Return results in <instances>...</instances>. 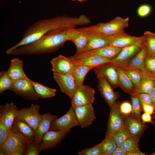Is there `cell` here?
I'll return each mask as SVG.
<instances>
[{
  "instance_id": "obj_16",
  "label": "cell",
  "mask_w": 155,
  "mask_h": 155,
  "mask_svg": "<svg viewBox=\"0 0 155 155\" xmlns=\"http://www.w3.org/2000/svg\"><path fill=\"white\" fill-rule=\"evenodd\" d=\"M97 88L105 101L111 108L119 97L118 92H115L113 88L104 78L99 77L97 78Z\"/></svg>"
},
{
  "instance_id": "obj_3",
  "label": "cell",
  "mask_w": 155,
  "mask_h": 155,
  "mask_svg": "<svg viewBox=\"0 0 155 155\" xmlns=\"http://www.w3.org/2000/svg\"><path fill=\"white\" fill-rule=\"evenodd\" d=\"M129 20L128 17L124 18L118 16L107 22L100 23L78 29L93 32L108 37L125 32V29L129 26Z\"/></svg>"
},
{
  "instance_id": "obj_20",
  "label": "cell",
  "mask_w": 155,
  "mask_h": 155,
  "mask_svg": "<svg viewBox=\"0 0 155 155\" xmlns=\"http://www.w3.org/2000/svg\"><path fill=\"white\" fill-rule=\"evenodd\" d=\"M144 37V35L137 37L132 36L125 32L116 35L108 37L110 45L123 48L138 42Z\"/></svg>"
},
{
  "instance_id": "obj_43",
  "label": "cell",
  "mask_w": 155,
  "mask_h": 155,
  "mask_svg": "<svg viewBox=\"0 0 155 155\" xmlns=\"http://www.w3.org/2000/svg\"><path fill=\"white\" fill-rule=\"evenodd\" d=\"M119 108L121 112L126 116L130 115L132 113V106L129 102L124 101L120 104Z\"/></svg>"
},
{
  "instance_id": "obj_40",
  "label": "cell",
  "mask_w": 155,
  "mask_h": 155,
  "mask_svg": "<svg viewBox=\"0 0 155 155\" xmlns=\"http://www.w3.org/2000/svg\"><path fill=\"white\" fill-rule=\"evenodd\" d=\"M152 10V7L150 5L144 3L138 7L137 12L139 17L144 18L150 14Z\"/></svg>"
},
{
  "instance_id": "obj_48",
  "label": "cell",
  "mask_w": 155,
  "mask_h": 155,
  "mask_svg": "<svg viewBox=\"0 0 155 155\" xmlns=\"http://www.w3.org/2000/svg\"><path fill=\"white\" fill-rule=\"evenodd\" d=\"M152 100L153 105L155 106V87L154 86L148 93Z\"/></svg>"
},
{
  "instance_id": "obj_22",
  "label": "cell",
  "mask_w": 155,
  "mask_h": 155,
  "mask_svg": "<svg viewBox=\"0 0 155 155\" xmlns=\"http://www.w3.org/2000/svg\"><path fill=\"white\" fill-rule=\"evenodd\" d=\"M57 118V116L50 113L42 115L37 128L35 131L34 140L37 144H40L43 135L49 130L51 122Z\"/></svg>"
},
{
  "instance_id": "obj_8",
  "label": "cell",
  "mask_w": 155,
  "mask_h": 155,
  "mask_svg": "<svg viewBox=\"0 0 155 155\" xmlns=\"http://www.w3.org/2000/svg\"><path fill=\"white\" fill-rule=\"evenodd\" d=\"M79 125L74 109L71 106L65 114L51 122L49 130H70L72 128Z\"/></svg>"
},
{
  "instance_id": "obj_49",
  "label": "cell",
  "mask_w": 155,
  "mask_h": 155,
  "mask_svg": "<svg viewBox=\"0 0 155 155\" xmlns=\"http://www.w3.org/2000/svg\"><path fill=\"white\" fill-rule=\"evenodd\" d=\"M25 155V151L19 150L12 153L11 155Z\"/></svg>"
},
{
  "instance_id": "obj_47",
  "label": "cell",
  "mask_w": 155,
  "mask_h": 155,
  "mask_svg": "<svg viewBox=\"0 0 155 155\" xmlns=\"http://www.w3.org/2000/svg\"><path fill=\"white\" fill-rule=\"evenodd\" d=\"M110 155H127V153L121 147H117Z\"/></svg>"
},
{
  "instance_id": "obj_26",
  "label": "cell",
  "mask_w": 155,
  "mask_h": 155,
  "mask_svg": "<svg viewBox=\"0 0 155 155\" xmlns=\"http://www.w3.org/2000/svg\"><path fill=\"white\" fill-rule=\"evenodd\" d=\"M11 130L20 133L27 140H34L35 131L28 124L20 119L16 118Z\"/></svg>"
},
{
  "instance_id": "obj_31",
  "label": "cell",
  "mask_w": 155,
  "mask_h": 155,
  "mask_svg": "<svg viewBox=\"0 0 155 155\" xmlns=\"http://www.w3.org/2000/svg\"><path fill=\"white\" fill-rule=\"evenodd\" d=\"M99 144L102 155H110L117 147L111 135L107 133Z\"/></svg>"
},
{
  "instance_id": "obj_19",
  "label": "cell",
  "mask_w": 155,
  "mask_h": 155,
  "mask_svg": "<svg viewBox=\"0 0 155 155\" xmlns=\"http://www.w3.org/2000/svg\"><path fill=\"white\" fill-rule=\"evenodd\" d=\"M69 40L73 42L76 48V53L84 51L88 44V38L86 32L84 31L70 28L68 31Z\"/></svg>"
},
{
  "instance_id": "obj_27",
  "label": "cell",
  "mask_w": 155,
  "mask_h": 155,
  "mask_svg": "<svg viewBox=\"0 0 155 155\" xmlns=\"http://www.w3.org/2000/svg\"><path fill=\"white\" fill-rule=\"evenodd\" d=\"M115 66L118 76L119 87L126 92L131 95L135 93V86L126 73L124 70Z\"/></svg>"
},
{
  "instance_id": "obj_13",
  "label": "cell",
  "mask_w": 155,
  "mask_h": 155,
  "mask_svg": "<svg viewBox=\"0 0 155 155\" xmlns=\"http://www.w3.org/2000/svg\"><path fill=\"white\" fill-rule=\"evenodd\" d=\"M70 130H49L43 135L39 144L41 151L53 149L58 145Z\"/></svg>"
},
{
  "instance_id": "obj_55",
  "label": "cell",
  "mask_w": 155,
  "mask_h": 155,
  "mask_svg": "<svg viewBox=\"0 0 155 155\" xmlns=\"http://www.w3.org/2000/svg\"><path fill=\"white\" fill-rule=\"evenodd\" d=\"M150 155H155V151L154 153H152V154H150Z\"/></svg>"
},
{
  "instance_id": "obj_7",
  "label": "cell",
  "mask_w": 155,
  "mask_h": 155,
  "mask_svg": "<svg viewBox=\"0 0 155 155\" xmlns=\"http://www.w3.org/2000/svg\"><path fill=\"white\" fill-rule=\"evenodd\" d=\"M40 108L39 105L32 104L29 107L19 109L16 118L26 123L35 131L42 117Z\"/></svg>"
},
{
  "instance_id": "obj_56",
  "label": "cell",
  "mask_w": 155,
  "mask_h": 155,
  "mask_svg": "<svg viewBox=\"0 0 155 155\" xmlns=\"http://www.w3.org/2000/svg\"><path fill=\"white\" fill-rule=\"evenodd\" d=\"M154 54H155V53H154Z\"/></svg>"
},
{
  "instance_id": "obj_12",
  "label": "cell",
  "mask_w": 155,
  "mask_h": 155,
  "mask_svg": "<svg viewBox=\"0 0 155 155\" xmlns=\"http://www.w3.org/2000/svg\"><path fill=\"white\" fill-rule=\"evenodd\" d=\"M119 106V102L116 101L110 108L106 133L111 134L114 132L125 126L126 116L121 112Z\"/></svg>"
},
{
  "instance_id": "obj_23",
  "label": "cell",
  "mask_w": 155,
  "mask_h": 155,
  "mask_svg": "<svg viewBox=\"0 0 155 155\" xmlns=\"http://www.w3.org/2000/svg\"><path fill=\"white\" fill-rule=\"evenodd\" d=\"M124 124L132 136L140 137L147 128L140 119L130 115L126 116Z\"/></svg>"
},
{
  "instance_id": "obj_14",
  "label": "cell",
  "mask_w": 155,
  "mask_h": 155,
  "mask_svg": "<svg viewBox=\"0 0 155 155\" xmlns=\"http://www.w3.org/2000/svg\"><path fill=\"white\" fill-rule=\"evenodd\" d=\"M73 109L77 119L82 128L89 126L96 119L92 104L77 106Z\"/></svg>"
},
{
  "instance_id": "obj_25",
  "label": "cell",
  "mask_w": 155,
  "mask_h": 155,
  "mask_svg": "<svg viewBox=\"0 0 155 155\" xmlns=\"http://www.w3.org/2000/svg\"><path fill=\"white\" fill-rule=\"evenodd\" d=\"M22 61L18 58L12 59L7 72L13 81L27 77L23 69Z\"/></svg>"
},
{
  "instance_id": "obj_34",
  "label": "cell",
  "mask_w": 155,
  "mask_h": 155,
  "mask_svg": "<svg viewBox=\"0 0 155 155\" xmlns=\"http://www.w3.org/2000/svg\"><path fill=\"white\" fill-rule=\"evenodd\" d=\"M154 86L152 75L144 76L142 78L138 88L136 90L135 93L148 94Z\"/></svg>"
},
{
  "instance_id": "obj_36",
  "label": "cell",
  "mask_w": 155,
  "mask_h": 155,
  "mask_svg": "<svg viewBox=\"0 0 155 155\" xmlns=\"http://www.w3.org/2000/svg\"><path fill=\"white\" fill-rule=\"evenodd\" d=\"M145 37V45L148 54L155 53V34L150 31H146L144 33Z\"/></svg>"
},
{
  "instance_id": "obj_28",
  "label": "cell",
  "mask_w": 155,
  "mask_h": 155,
  "mask_svg": "<svg viewBox=\"0 0 155 155\" xmlns=\"http://www.w3.org/2000/svg\"><path fill=\"white\" fill-rule=\"evenodd\" d=\"M148 54L147 49L144 45L135 56L130 60L127 67L124 69L144 67V61Z\"/></svg>"
},
{
  "instance_id": "obj_42",
  "label": "cell",
  "mask_w": 155,
  "mask_h": 155,
  "mask_svg": "<svg viewBox=\"0 0 155 155\" xmlns=\"http://www.w3.org/2000/svg\"><path fill=\"white\" fill-rule=\"evenodd\" d=\"M10 130L0 122V147L3 146L7 139Z\"/></svg>"
},
{
  "instance_id": "obj_18",
  "label": "cell",
  "mask_w": 155,
  "mask_h": 155,
  "mask_svg": "<svg viewBox=\"0 0 155 155\" xmlns=\"http://www.w3.org/2000/svg\"><path fill=\"white\" fill-rule=\"evenodd\" d=\"M19 109L13 102L0 106V122L11 130Z\"/></svg>"
},
{
  "instance_id": "obj_32",
  "label": "cell",
  "mask_w": 155,
  "mask_h": 155,
  "mask_svg": "<svg viewBox=\"0 0 155 155\" xmlns=\"http://www.w3.org/2000/svg\"><path fill=\"white\" fill-rule=\"evenodd\" d=\"M111 135L117 147H120L127 139L133 136L125 126Z\"/></svg>"
},
{
  "instance_id": "obj_10",
  "label": "cell",
  "mask_w": 155,
  "mask_h": 155,
  "mask_svg": "<svg viewBox=\"0 0 155 155\" xmlns=\"http://www.w3.org/2000/svg\"><path fill=\"white\" fill-rule=\"evenodd\" d=\"M53 78L61 91L71 99L78 89L71 74L53 72Z\"/></svg>"
},
{
  "instance_id": "obj_11",
  "label": "cell",
  "mask_w": 155,
  "mask_h": 155,
  "mask_svg": "<svg viewBox=\"0 0 155 155\" xmlns=\"http://www.w3.org/2000/svg\"><path fill=\"white\" fill-rule=\"evenodd\" d=\"M93 69L97 78H104L113 88L119 87L118 74L113 63L106 64Z\"/></svg>"
},
{
  "instance_id": "obj_38",
  "label": "cell",
  "mask_w": 155,
  "mask_h": 155,
  "mask_svg": "<svg viewBox=\"0 0 155 155\" xmlns=\"http://www.w3.org/2000/svg\"><path fill=\"white\" fill-rule=\"evenodd\" d=\"M41 151L39 144H37L34 140H27L25 150V155H38Z\"/></svg>"
},
{
  "instance_id": "obj_46",
  "label": "cell",
  "mask_w": 155,
  "mask_h": 155,
  "mask_svg": "<svg viewBox=\"0 0 155 155\" xmlns=\"http://www.w3.org/2000/svg\"><path fill=\"white\" fill-rule=\"evenodd\" d=\"M151 115L144 113L141 115V119L143 123H150L152 124H154L153 121L152 120Z\"/></svg>"
},
{
  "instance_id": "obj_4",
  "label": "cell",
  "mask_w": 155,
  "mask_h": 155,
  "mask_svg": "<svg viewBox=\"0 0 155 155\" xmlns=\"http://www.w3.org/2000/svg\"><path fill=\"white\" fill-rule=\"evenodd\" d=\"M144 36V38L137 43L123 48L118 55L111 60L113 63L124 69L126 68L133 57L145 45V37Z\"/></svg>"
},
{
  "instance_id": "obj_24",
  "label": "cell",
  "mask_w": 155,
  "mask_h": 155,
  "mask_svg": "<svg viewBox=\"0 0 155 155\" xmlns=\"http://www.w3.org/2000/svg\"><path fill=\"white\" fill-rule=\"evenodd\" d=\"M84 31L87 33L88 41L87 46L84 51L110 45V41L108 37L92 31Z\"/></svg>"
},
{
  "instance_id": "obj_51",
  "label": "cell",
  "mask_w": 155,
  "mask_h": 155,
  "mask_svg": "<svg viewBox=\"0 0 155 155\" xmlns=\"http://www.w3.org/2000/svg\"><path fill=\"white\" fill-rule=\"evenodd\" d=\"M152 77L153 80L154 86L155 87V73L152 72Z\"/></svg>"
},
{
  "instance_id": "obj_2",
  "label": "cell",
  "mask_w": 155,
  "mask_h": 155,
  "mask_svg": "<svg viewBox=\"0 0 155 155\" xmlns=\"http://www.w3.org/2000/svg\"><path fill=\"white\" fill-rule=\"evenodd\" d=\"M69 28H63L52 32L35 42L15 49L9 55H31L54 52L69 41L68 31Z\"/></svg>"
},
{
  "instance_id": "obj_9",
  "label": "cell",
  "mask_w": 155,
  "mask_h": 155,
  "mask_svg": "<svg viewBox=\"0 0 155 155\" xmlns=\"http://www.w3.org/2000/svg\"><path fill=\"white\" fill-rule=\"evenodd\" d=\"M95 92L90 86L84 84L79 88L71 99V106L74 108L77 106L94 102Z\"/></svg>"
},
{
  "instance_id": "obj_21",
  "label": "cell",
  "mask_w": 155,
  "mask_h": 155,
  "mask_svg": "<svg viewBox=\"0 0 155 155\" xmlns=\"http://www.w3.org/2000/svg\"><path fill=\"white\" fill-rule=\"evenodd\" d=\"M51 63L52 71L63 74H71L74 65L69 57L61 55L52 59Z\"/></svg>"
},
{
  "instance_id": "obj_17",
  "label": "cell",
  "mask_w": 155,
  "mask_h": 155,
  "mask_svg": "<svg viewBox=\"0 0 155 155\" xmlns=\"http://www.w3.org/2000/svg\"><path fill=\"white\" fill-rule=\"evenodd\" d=\"M74 65L86 66L94 68L109 63H113L109 58L98 56H90L75 57H69Z\"/></svg>"
},
{
  "instance_id": "obj_52",
  "label": "cell",
  "mask_w": 155,
  "mask_h": 155,
  "mask_svg": "<svg viewBox=\"0 0 155 155\" xmlns=\"http://www.w3.org/2000/svg\"><path fill=\"white\" fill-rule=\"evenodd\" d=\"M73 1H78L80 2H83L87 0H71Z\"/></svg>"
},
{
  "instance_id": "obj_44",
  "label": "cell",
  "mask_w": 155,
  "mask_h": 155,
  "mask_svg": "<svg viewBox=\"0 0 155 155\" xmlns=\"http://www.w3.org/2000/svg\"><path fill=\"white\" fill-rule=\"evenodd\" d=\"M137 94L141 103L153 105L151 99L148 94L142 93Z\"/></svg>"
},
{
  "instance_id": "obj_53",
  "label": "cell",
  "mask_w": 155,
  "mask_h": 155,
  "mask_svg": "<svg viewBox=\"0 0 155 155\" xmlns=\"http://www.w3.org/2000/svg\"><path fill=\"white\" fill-rule=\"evenodd\" d=\"M0 155H4L5 154V153L2 150H0Z\"/></svg>"
},
{
  "instance_id": "obj_50",
  "label": "cell",
  "mask_w": 155,
  "mask_h": 155,
  "mask_svg": "<svg viewBox=\"0 0 155 155\" xmlns=\"http://www.w3.org/2000/svg\"><path fill=\"white\" fill-rule=\"evenodd\" d=\"M146 155L143 152L140 151V150L134 151L133 152L130 153L128 155Z\"/></svg>"
},
{
  "instance_id": "obj_6",
  "label": "cell",
  "mask_w": 155,
  "mask_h": 155,
  "mask_svg": "<svg viewBox=\"0 0 155 155\" xmlns=\"http://www.w3.org/2000/svg\"><path fill=\"white\" fill-rule=\"evenodd\" d=\"M27 139L21 133L10 130L8 136L0 150L4 151L6 155H11L19 150L25 151Z\"/></svg>"
},
{
  "instance_id": "obj_45",
  "label": "cell",
  "mask_w": 155,
  "mask_h": 155,
  "mask_svg": "<svg viewBox=\"0 0 155 155\" xmlns=\"http://www.w3.org/2000/svg\"><path fill=\"white\" fill-rule=\"evenodd\" d=\"M142 108L145 113L152 115L154 113V106L152 105L142 103Z\"/></svg>"
},
{
  "instance_id": "obj_1",
  "label": "cell",
  "mask_w": 155,
  "mask_h": 155,
  "mask_svg": "<svg viewBox=\"0 0 155 155\" xmlns=\"http://www.w3.org/2000/svg\"><path fill=\"white\" fill-rule=\"evenodd\" d=\"M91 20L85 15L78 17L62 15L39 20L30 26L25 30L20 40L6 51L9 53L21 46L35 42L48 34L59 29L75 28L89 24Z\"/></svg>"
},
{
  "instance_id": "obj_15",
  "label": "cell",
  "mask_w": 155,
  "mask_h": 155,
  "mask_svg": "<svg viewBox=\"0 0 155 155\" xmlns=\"http://www.w3.org/2000/svg\"><path fill=\"white\" fill-rule=\"evenodd\" d=\"M123 48L108 45L100 48L76 53L73 56L75 57L90 56H98L111 60L116 57Z\"/></svg>"
},
{
  "instance_id": "obj_30",
  "label": "cell",
  "mask_w": 155,
  "mask_h": 155,
  "mask_svg": "<svg viewBox=\"0 0 155 155\" xmlns=\"http://www.w3.org/2000/svg\"><path fill=\"white\" fill-rule=\"evenodd\" d=\"M37 94L40 98H45L55 96L57 90L30 80Z\"/></svg>"
},
{
  "instance_id": "obj_37",
  "label": "cell",
  "mask_w": 155,
  "mask_h": 155,
  "mask_svg": "<svg viewBox=\"0 0 155 155\" xmlns=\"http://www.w3.org/2000/svg\"><path fill=\"white\" fill-rule=\"evenodd\" d=\"M131 95L132 106V115L140 119V113L142 109L141 102L137 94H133Z\"/></svg>"
},
{
  "instance_id": "obj_5",
  "label": "cell",
  "mask_w": 155,
  "mask_h": 155,
  "mask_svg": "<svg viewBox=\"0 0 155 155\" xmlns=\"http://www.w3.org/2000/svg\"><path fill=\"white\" fill-rule=\"evenodd\" d=\"M30 80L27 77L15 81L9 90L26 100H37L40 98L35 91Z\"/></svg>"
},
{
  "instance_id": "obj_35",
  "label": "cell",
  "mask_w": 155,
  "mask_h": 155,
  "mask_svg": "<svg viewBox=\"0 0 155 155\" xmlns=\"http://www.w3.org/2000/svg\"><path fill=\"white\" fill-rule=\"evenodd\" d=\"M7 71L0 73V94L7 90H9L13 82Z\"/></svg>"
},
{
  "instance_id": "obj_29",
  "label": "cell",
  "mask_w": 155,
  "mask_h": 155,
  "mask_svg": "<svg viewBox=\"0 0 155 155\" xmlns=\"http://www.w3.org/2000/svg\"><path fill=\"white\" fill-rule=\"evenodd\" d=\"M93 68L82 65H74L71 74L78 88L84 85V78L88 73Z\"/></svg>"
},
{
  "instance_id": "obj_33",
  "label": "cell",
  "mask_w": 155,
  "mask_h": 155,
  "mask_svg": "<svg viewBox=\"0 0 155 155\" xmlns=\"http://www.w3.org/2000/svg\"><path fill=\"white\" fill-rule=\"evenodd\" d=\"M140 137L132 136L125 140L120 147L127 153V155L134 151L140 150L139 141Z\"/></svg>"
},
{
  "instance_id": "obj_39",
  "label": "cell",
  "mask_w": 155,
  "mask_h": 155,
  "mask_svg": "<svg viewBox=\"0 0 155 155\" xmlns=\"http://www.w3.org/2000/svg\"><path fill=\"white\" fill-rule=\"evenodd\" d=\"M79 155H102L99 144L89 148H86L78 152Z\"/></svg>"
},
{
  "instance_id": "obj_54",
  "label": "cell",
  "mask_w": 155,
  "mask_h": 155,
  "mask_svg": "<svg viewBox=\"0 0 155 155\" xmlns=\"http://www.w3.org/2000/svg\"><path fill=\"white\" fill-rule=\"evenodd\" d=\"M154 118L155 119V106H154Z\"/></svg>"
},
{
  "instance_id": "obj_41",
  "label": "cell",
  "mask_w": 155,
  "mask_h": 155,
  "mask_svg": "<svg viewBox=\"0 0 155 155\" xmlns=\"http://www.w3.org/2000/svg\"><path fill=\"white\" fill-rule=\"evenodd\" d=\"M144 65L150 71L155 73V54H148L144 61Z\"/></svg>"
}]
</instances>
